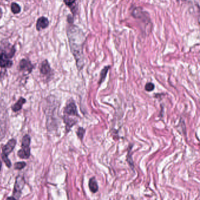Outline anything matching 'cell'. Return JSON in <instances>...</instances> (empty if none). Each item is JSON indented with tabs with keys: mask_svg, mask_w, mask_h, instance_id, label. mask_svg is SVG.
<instances>
[{
	"mask_svg": "<svg viewBox=\"0 0 200 200\" xmlns=\"http://www.w3.org/2000/svg\"><path fill=\"white\" fill-rule=\"evenodd\" d=\"M71 24L67 29L69 45L76 60L77 67L79 70H81L85 64L83 49L86 37L81 29L72 24Z\"/></svg>",
	"mask_w": 200,
	"mask_h": 200,
	"instance_id": "obj_1",
	"label": "cell"
},
{
	"mask_svg": "<svg viewBox=\"0 0 200 200\" xmlns=\"http://www.w3.org/2000/svg\"><path fill=\"white\" fill-rule=\"evenodd\" d=\"M15 53V49L12 46L9 52H2L0 54V67L1 68H9L12 66L13 62L11 58Z\"/></svg>",
	"mask_w": 200,
	"mask_h": 200,
	"instance_id": "obj_2",
	"label": "cell"
},
{
	"mask_svg": "<svg viewBox=\"0 0 200 200\" xmlns=\"http://www.w3.org/2000/svg\"><path fill=\"white\" fill-rule=\"evenodd\" d=\"M31 142L30 137L28 135H25L22 141V148L18 152V156L21 159H28L30 156V149L29 144Z\"/></svg>",
	"mask_w": 200,
	"mask_h": 200,
	"instance_id": "obj_3",
	"label": "cell"
},
{
	"mask_svg": "<svg viewBox=\"0 0 200 200\" xmlns=\"http://www.w3.org/2000/svg\"><path fill=\"white\" fill-rule=\"evenodd\" d=\"M17 142L15 139H11L2 148V157H8L10 153L12 151L16 145Z\"/></svg>",
	"mask_w": 200,
	"mask_h": 200,
	"instance_id": "obj_4",
	"label": "cell"
},
{
	"mask_svg": "<svg viewBox=\"0 0 200 200\" xmlns=\"http://www.w3.org/2000/svg\"><path fill=\"white\" fill-rule=\"evenodd\" d=\"M49 20L45 17H41L39 18L36 23V29L38 31H40L42 29H45L49 26Z\"/></svg>",
	"mask_w": 200,
	"mask_h": 200,
	"instance_id": "obj_5",
	"label": "cell"
},
{
	"mask_svg": "<svg viewBox=\"0 0 200 200\" xmlns=\"http://www.w3.org/2000/svg\"><path fill=\"white\" fill-rule=\"evenodd\" d=\"M19 66L21 71H27L28 72H31L34 68V66L31 64V62L25 59H22V60H21Z\"/></svg>",
	"mask_w": 200,
	"mask_h": 200,
	"instance_id": "obj_6",
	"label": "cell"
},
{
	"mask_svg": "<svg viewBox=\"0 0 200 200\" xmlns=\"http://www.w3.org/2000/svg\"><path fill=\"white\" fill-rule=\"evenodd\" d=\"M25 185V180L23 177L18 176L16 178V181L14 186V192L15 194H18L20 195L21 190L24 188Z\"/></svg>",
	"mask_w": 200,
	"mask_h": 200,
	"instance_id": "obj_7",
	"label": "cell"
},
{
	"mask_svg": "<svg viewBox=\"0 0 200 200\" xmlns=\"http://www.w3.org/2000/svg\"><path fill=\"white\" fill-rule=\"evenodd\" d=\"M65 113L69 115H73L78 116L79 115L77 111V108L75 103H69L65 109Z\"/></svg>",
	"mask_w": 200,
	"mask_h": 200,
	"instance_id": "obj_8",
	"label": "cell"
},
{
	"mask_svg": "<svg viewBox=\"0 0 200 200\" xmlns=\"http://www.w3.org/2000/svg\"><path fill=\"white\" fill-rule=\"evenodd\" d=\"M51 72V69L50 67L49 62L47 60H44L42 61L40 66V72L44 75H47Z\"/></svg>",
	"mask_w": 200,
	"mask_h": 200,
	"instance_id": "obj_9",
	"label": "cell"
},
{
	"mask_svg": "<svg viewBox=\"0 0 200 200\" xmlns=\"http://www.w3.org/2000/svg\"><path fill=\"white\" fill-rule=\"evenodd\" d=\"M89 188L90 191L93 193H96V192H98L99 186L97 181L96 180V178L95 177L91 178L89 181Z\"/></svg>",
	"mask_w": 200,
	"mask_h": 200,
	"instance_id": "obj_10",
	"label": "cell"
},
{
	"mask_svg": "<svg viewBox=\"0 0 200 200\" xmlns=\"http://www.w3.org/2000/svg\"><path fill=\"white\" fill-rule=\"evenodd\" d=\"M25 102H26V100L24 98H20V99L18 100V102L16 103L14 105H13V106L12 107V110L14 112L19 111L21 109L22 105L24 104Z\"/></svg>",
	"mask_w": 200,
	"mask_h": 200,
	"instance_id": "obj_11",
	"label": "cell"
},
{
	"mask_svg": "<svg viewBox=\"0 0 200 200\" xmlns=\"http://www.w3.org/2000/svg\"><path fill=\"white\" fill-rule=\"evenodd\" d=\"M109 69H110V66H107L104 67V68L102 70V71L100 72V79H99V85L102 83L103 82V81L105 80L107 72H108Z\"/></svg>",
	"mask_w": 200,
	"mask_h": 200,
	"instance_id": "obj_12",
	"label": "cell"
},
{
	"mask_svg": "<svg viewBox=\"0 0 200 200\" xmlns=\"http://www.w3.org/2000/svg\"><path fill=\"white\" fill-rule=\"evenodd\" d=\"M77 0H64L65 4L71 10L72 13L74 14V11H75V4Z\"/></svg>",
	"mask_w": 200,
	"mask_h": 200,
	"instance_id": "obj_13",
	"label": "cell"
},
{
	"mask_svg": "<svg viewBox=\"0 0 200 200\" xmlns=\"http://www.w3.org/2000/svg\"><path fill=\"white\" fill-rule=\"evenodd\" d=\"M11 11L14 14H18L21 12V7L16 2H12L11 5Z\"/></svg>",
	"mask_w": 200,
	"mask_h": 200,
	"instance_id": "obj_14",
	"label": "cell"
},
{
	"mask_svg": "<svg viewBox=\"0 0 200 200\" xmlns=\"http://www.w3.org/2000/svg\"><path fill=\"white\" fill-rule=\"evenodd\" d=\"M65 122L66 123V126H67V129L68 130L71 127H72L73 125L76 123V121H75V120H73V119H68V118H66L65 119Z\"/></svg>",
	"mask_w": 200,
	"mask_h": 200,
	"instance_id": "obj_15",
	"label": "cell"
},
{
	"mask_svg": "<svg viewBox=\"0 0 200 200\" xmlns=\"http://www.w3.org/2000/svg\"><path fill=\"white\" fill-rule=\"evenodd\" d=\"M85 133V130L83 129V127H79L77 131V135L80 140L83 139Z\"/></svg>",
	"mask_w": 200,
	"mask_h": 200,
	"instance_id": "obj_16",
	"label": "cell"
},
{
	"mask_svg": "<svg viewBox=\"0 0 200 200\" xmlns=\"http://www.w3.org/2000/svg\"><path fill=\"white\" fill-rule=\"evenodd\" d=\"M154 89V85L153 83L149 82L145 85V90L147 92H151Z\"/></svg>",
	"mask_w": 200,
	"mask_h": 200,
	"instance_id": "obj_17",
	"label": "cell"
},
{
	"mask_svg": "<svg viewBox=\"0 0 200 200\" xmlns=\"http://www.w3.org/2000/svg\"><path fill=\"white\" fill-rule=\"evenodd\" d=\"M26 166V163L25 162H18L15 164V168L17 170H21L24 168Z\"/></svg>",
	"mask_w": 200,
	"mask_h": 200,
	"instance_id": "obj_18",
	"label": "cell"
},
{
	"mask_svg": "<svg viewBox=\"0 0 200 200\" xmlns=\"http://www.w3.org/2000/svg\"><path fill=\"white\" fill-rule=\"evenodd\" d=\"M1 162L0 161V170H1Z\"/></svg>",
	"mask_w": 200,
	"mask_h": 200,
	"instance_id": "obj_19",
	"label": "cell"
}]
</instances>
